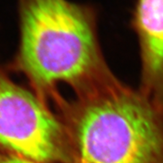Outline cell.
<instances>
[{
  "mask_svg": "<svg viewBox=\"0 0 163 163\" xmlns=\"http://www.w3.org/2000/svg\"><path fill=\"white\" fill-rule=\"evenodd\" d=\"M19 45L16 67L39 96L58 83L84 98L118 84L98 40L97 11L71 0H17Z\"/></svg>",
  "mask_w": 163,
  "mask_h": 163,
  "instance_id": "obj_1",
  "label": "cell"
},
{
  "mask_svg": "<svg viewBox=\"0 0 163 163\" xmlns=\"http://www.w3.org/2000/svg\"><path fill=\"white\" fill-rule=\"evenodd\" d=\"M75 163H163L162 110L121 83L66 109Z\"/></svg>",
  "mask_w": 163,
  "mask_h": 163,
  "instance_id": "obj_2",
  "label": "cell"
},
{
  "mask_svg": "<svg viewBox=\"0 0 163 163\" xmlns=\"http://www.w3.org/2000/svg\"><path fill=\"white\" fill-rule=\"evenodd\" d=\"M0 149L39 163H75L65 123L1 69Z\"/></svg>",
  "mask_w": 163,
  "mask_h": 163,
  "instance_id": "obj_3",
  "label": "cell"
},
{
  "mask_svg": "<svg viewBox=\"0 0 163 163\" xmlns=\"http://www.w3.org/2000/svg\"><path fill=\"white\" fill-rule=\"evenodd\" d=\"M132 25L140 50L141 93L163 111V0H135Z\"/></svg>",
  "mask_w": 163,
  "mask_h": 163,
  "instance_id": "obj_4",
  "label": "cell"
},
{
  "mask_svg": "<svg viewBox=\"0 0 163 163\" xmlns=\"http://www.w3.org/2000/svg\"><path fill=\"white\" fill-rule=\"evenodd\" d=\"M0 163H39L0 149Z\"/></svg>",
  "mask_w": 163,
  "mask_h": 163,
  "instance_id": "obj_5",
  "label": "cell"
}]
</instances>
